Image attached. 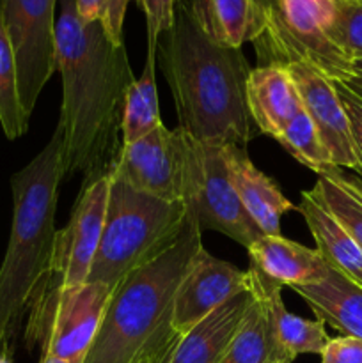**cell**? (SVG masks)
Wrapping results in <instances>:
<instances>
[{"label":"cell","mask_w":362,"mask_h":363,"mask_svg":"<svg viewBox=\"0 0 362 363\" xmlns=\"http://www.w3.org/2000/svg\"><path fill=\"white\" fill-rule=\"evenodd\" d=\"M155 57L156 52L148 50L142 74L135 78L126 92L121 119V145L138 140L162 124L155 78Z\"/></svg>","instance_id":"24"},{"label":"cell","mask_w":362,"mask_h":363,"mask_svg":"<svg viewBox=\"0 0 362 363\" xmlns=\"http://www.w3.org/2000/svg\"><path fill=\"white\" fill-rule=\"evenodd\" d=\"M248 275H251V291H254L268 307L277 340L286 354H290L293 360L298 354H322L323 347L330 339L325 330V323L319 319L312 321L291 314L283 301L280 286L263 277L251 266H248Z\"/></svg>","instance_id":"20"},{"label":"cell","mask_w":362,"mask_h":363,"mask_svg":"<svg viewBox=\"0 0 362 363\" xmlns=\"http://www.w3.org/2000/svg\"><path fill=\"white\" fill-rule=\"evenodd\" d=\"M322 363H362V339L341 335L329 339L322 351Z\"/></svg>","instance_id":"31"},{"label":"cell","mask_w":362,"mask_h":363,"mask_svg":"<svg viewBox=\"0 0 362 363\" xmlns=\"http://www.w3.org/2000/svg\"><path fill=\"white\" fill-rule=\"evenodd\" d=\"M116 287L99 282L59 287L39 282L28 303L25 342L41 346L43 354L70 363H84L102 326Z\"/></svg>","instance_id":"7"},{"label":"cell","mask_w":362,"mask_h":363,"mask_svg":"<svg viewBox=\"0 0 362 363\" xmlns=\"http://www.w3.org/2000/svg\"><path fill=\"white\" fill-rule=\"evenodd\" d=\"M0 126L9 140L20 138L28 128V117L21 108L20 94H18L16 60L4 25L2 11H0Z\"/></svg>","instance_id":"25"},{"label":"cell","mask_w":362,"mask_h":363,"mask_svg":"<svg viewBox=\"0 0 362 363\" xmlns=\"http://www.w3.org/2000/svg\"><path fill=\"white\" fill-rule=\"evenodd\" d=\"M346 85H350L353 91H357L358 94H362V59L351 62V77L350 80L344 82Z\"/></svg>","instance_id":"33"},{"label":"cell","mask_w":362,"mask_h":363,"mask_svg":"<svg viewBox=\"0 0 362 363\" xmlns=\"http://www.w3.org/2000/svg\"><path fill=\"white\" fill-rule=\"evenodd\" d=\"M146 14L148 27V50L156 52L158 39L163 32L170 28L174 21V6L176 0H135Z\"/></svg>","instance_id":"29"},{"label":"cell","mask_w":362,"mask_h":363,"mask_svg":"<svg viewBox=\"0 0 362 363\" xmlns=\"http://www.w3.org/2000/svg\"><path fill=\"white\" fill-rule=\"evenodd\" d=\"M183 204L201 233L216 230L245 248L265 236L231 183L226 144L199 142L185 133Z\"/></svg>","instance_id":"8"},{"label":"cell","mask_w":362,"mask_h":363,"mask_svg":"<svg viewBox=\"0 0 362 363\" xmlns=\"http://www.w3.org/2000/svg\"><path fill=\"white\" fill-rule=\"evenodd\" d=\"M316 319L330 325L343 335L362 339V287L329 266L319 282L291 287Z\"/></svg>","instance_id":"18"},{"label":"cell","mask_w":362,"mask_h":363,"mask_svg":"<svg viewBox=\"0 0 362 363\" xmlns=\"http://www.w3.org/2000/svg\"><path fill=\"white\" fill-rule=\"evenodd\" d=\"M252 294L247 315L220 363H293L277 340L268 307L254 291Z\"/></svg>","instance_id":"21"},{"label":"cell","mask_w":362,"mask_h":363,"mask_svg":"<svg viewBox=\"0 0 362 363\" xmlns=\"http://www.w3.org/2000/svg\"><path fill=\"white\" fill-rule=\"evenodd\" d=\"M183 170L185 133L162 123L138 140L121 145L110 172L142 194L183 202Z\"/></svg>","instance_id":"11"},{"label":"cell","mask_w":362,"mask_h":363,"mask_svg":"<svg viewBox=\"0 0 362 363\" xmlns=\"http://www.w3.org/2000/svg\"><path fill=\"white\" fill-rule=\"evenodd\" d=\"M336 0H275L263 9V27L252 41L258 66L304 60L334 82H348L351 62L332 45L329 27Z\"/></svg>","instance_id":"6"},{"label":"cell","mask_w":362,"mask_h":363,"mask_svg":"<svg viewBox=\"0 0 362 363\" xmlns=\"http://www.w3.org/2000/svg\"><path fill=\"white\" fill-rule=\"evenodd\" d=\"M245 291H251L248 269L241 272L202 247L177 286L172 305L174 330L183 335L216 307Z\"/></svg>","instance_id":"12"},{"label":"cell","mask_w":362,"mask_h":363,"mask_svg":"<svg viewBox=\"0 0 362 363\" xmlns=\"http://www.w3.org/2000/svg\"><path fill=\"white\" fill-rule=\"evenodd\" d=\"M329 39L350 62L362 59V0H336Z\"/></svg>","instance_id":"27"},{"label":"cell","mask_w":362,"mask_h":363,"mask_svg":"<svg viewBox=\"0 0 362 363\" xmlns=\"http://www.w3.org/2000/svg\"><path fill=\"white\" fill-rule=\"evenodd\" d=\"M180 339L181 335H176L172 337V339L165 340V342H160L156 344V346L149 347V350L144 351L133 363H167L170 358V353L174 351V347H176Z\"/></svg>","instance_id":"32"},{"label":"cell","mask_w":362,"mask_h":363,"mask_svg":"<svg viewBox=\"0 0 362 363\" xmlns=\"http://www.w3.org/2000/svg\"><path fill=\"white\" fill-rule=\"evenodd\" d=\"M251 268L277 286H309L327 275L329 264L319 252L293 240L279 236H261L247 248Z\"/></svg>","instance_id":"17"},{"label":"cell","mask_w":362,"mask_h":363,"mask_svg":"<svg viewBox=\"0 0 362 363\" xmlns=\"http://www.w3.org/2000/svg\"><path fill=\"white\" fill-rule=\"evenodd\" d=\"M226 160L231 183L256 225L265 236H279L280 218L297 206L287 201L275 181L258 169L248 158L247 149L226 144Z\"/></svg>","instance_id":"15"},{"label":"cell","mask_w":362,"mask_h":363,"mask_svg":"<svg viewBox=\"0 0 362 363\" xmlns=\"http://www.w3.org/2000/svg\"><path fill=\"white\" fill-rule=\"evenodd\" d=\"M64 176V131L57 124L48 144L11 177L13 223L0 266V350H11L32 294L50 266L57 191Z\"/></svg>","instance_id":"3"},{"label":"cell","mask_w":362,"mask_h":363,"mask_svg":"<svg viewBox=\"0 0 362 363\" xmlns=\"http://www.w3.org/2000/svg\"><path fill=\"white\" fill-rule=\"evenodd\" d=\"M201 236L187 213L176 241L121 280L84 363H133L149 347L180 335L172 326L174 296L202 248Z\"/></svg>","instance_id":"4"},{"label":"cell","mask_w":362,"mask_h":363,"mask_svg":"<svg viewBox=\"0 0 362 363\" xmlns=\"http://www.w3.org/2000/svg\"><path fill=\"white\" fill-rule=\"evenodd\" d=\"M336 85L337 96H339L343 108L348 116V123H350L351 140H353L355 155H357L358 163H361V172L358 177L362 179V94L346 85L344 82H334Z\"/></svg>","instance_id":"30"},{"label":"cell","mask_w":362,"mask_h":363,"mask_svg":"<svg viewBox=\"0 0 362 363\" xmlns=\"http://www.w3.org/2000/svg\"><path fill=\"white\" fill-rule=\"evenodd\" d=\"M309 191L362 247L361 177L346 174L339 167H329L316 174V183Z\"/></svg>","instance_id":"23"},{"label":"cell","mask_w":362,"mask_h":363,"mask_svg":"<svg viewBox=\"0 0 362 363\" xmlns=\"http://www.w3.org/2000/svg\"><path fill=\"white\" fill-rule=\"evenodd\" d=\"M298 163L318 174L329 167H336L316 131L314 124L305 113L304 106L300 112L284 126L275 138Z\"/></svg>","instance_id":"26"},{"label":"cell","mask_w":362,"mask_h":363,"mask_svg":"<svg viewBox=\"0 0 362 363\" xmlns=\"http://www.w3.org/2000/svg\"><path fill=\"white\" fill-rule=\"evenodd\" d=\"M286 67L300 92L302 106L314 124L334 165L361 172V163L351 140L350 123L334 80L304 60H295L286 64Z\"/></svg>","instance_id":"13"},{"label":"cell","mask_w":362,"mask_h":363,"mask_svg":"<svg viewBox=\"0 0 362 363\" xmlns=\"http://www.w3.org/2000/svg\"><path fill=\"white\" fill-rule=\"evenodd\" d=\"M0 363H11V350H0Z\"/></svg>","instance_id":"35"},{"label":"cell","mask_w":362,"mask_h":363,"mask_svg":"<svg viewBox=\"0 0 362 363\" xmlns=\"http://www.w3.org/2000/svg\"><path fill=\"white\" fill-rule=\"evenodd\" d=\"M295 211L304 216L312 238L316 250L323 261L362 287V247L348 234V230L316 201L311 191H302L300 204Z\"/></svg>","instance_id":"19"},{"label":"cell","mask_w":362,"mask_h":363,"mask_svg":"<svg viewBox=\"0 0 362 363\" xmlns=\"http://www.w3.org/2000/svg\"><path fill=\"white\" fill-rule=\"evenodd\" d=\"M41 363H70V362L60 360V358H57V357H48V354H43Z\"/></svg>","instance_id":"34"},{"label":"cell","mask_w":362,"mask_h":363,"mask_svg":"<svg viewBox=\"0 0 362 363\" xmlns=\"http://www.w3.org/2000/svg\"><path fill=\"white\" fill-rule=\"evenodd\" d=\"M245 98L254 128L272 138H277L284 126L302 110L300 92L293 77L280 64H265L251 69Z\"/></svg>","instance_id":"14"},{"label":"cell","mask_w":362,"mask_h":363,"mask_svg":"<svg viewBox=\"0 0 362 363\" xmlns=\"http://www.w3.org/2000/svg\"><path fill=\"white\" fill-rule=\"evenodd\" d=\"M259 4H261V7L263 9H265V7H268V6H272L273 2H275V0H258Z\"/></svg>","instance_id":"36"},{"label":"cell","mask_w":362,"mask_h":363,"mask_svg":"<svg viewBox=\"0 0 362 363\" xmlns=\"http://www.w3.org/2000/svg\"><path fill=\"white\" fill-rule=\"evenodd\" d=\"M130 0H77V11L84 21H99L112 45L123 46V25Z\"/></svg>","instance_id":"28"},{"label":"cell","mask_w":362,"mask_h":363,"mask_svg":"<svg viewBox=\"0 0 362 363\" xmlns=\"http://www.w3.org/2000/svg\"><path fill=\"white\" fill-rule=\"evenodd\" d=\"M252 291L216 307L177 340L167 363H220L252 303Z\"/></svg>","instance_id":"16"},{"label":"cell","mask_w":362,"mask_h":363,"mask_svg":"<svg viewBox=\"0 0 362 363\" xmlns=\"http://www.w3.org/2000/svg\"><path fill=\"white\" fill-rule=\"evenodd\" d=\"M109 174L105 227L87 282L117 287L124 277L176 241L187 222V206L142 194Z\"/></svg>","instance_id":"5"},{"label":"cell","mask_w":362,"mask_h":363,"mask_svg":"<svg viewBox=\"0 0 362 363\" xmlns=\"http://www.w3.org/2000/svg\"><path fill=\"white\" fill-rule=\"evenodd\" d=\"M57 0H0L4 25L16 60L18 94L25 116L31 117L39 94L57 71Z\"/></svg>","instance_id":"9"},{"label":"cell","mask_w":362,"mask_h":363,"mask_svg":"<svg viewBox=\"0 0 362 363\" xmlns=\"http://www.w3.org/2000/svg\"><path fill=\"white\" fill-rule=\"evenodd\" d=\"M110 174L85 183L71 211L70 222L57 230L50 266L41 282L67 287L85 284L105 227Z\"/></svg>","instance_id":"10"},{"label":"cell","mask_w":362,"mask_h":363,"mask_svg":"<svg viewBox=\"0 0 362 363\" xmlns=\"http://www.w3.org/2000/svg\"><path fill=\"white\" fill-rule=\"evenodd\" d=\"M156 50L177 128L199 142L247 149L254 135L245 98L252 67L241 48L224 45L208 30L194 0H176L174 21Z\"/></svg>","instance_id":"2"},{"label":"cell","mask_w":362,"mask_h":363,"mask_svg":"<svg viewBox=\"0 0 362 363\" xmlns=\"http://www.w3.org/2000/svg\"><path fill=\"white\" fill-rule=\"evenodd\" d=\"M208 30L220 43L241 48L252 43L263 27V7L258 0H194Z\"/></svg>","instance_id":"22"},{"label":"cell","mask_w":362,"mask_h":363,"mask_svg":"<svg viewBox=\"0 0 362 363\" xmlns=\"http://www.w3.org/2000/svg\"><path fill=\"white\" fill-rule=\"evenodd\" d=\"M59 6L55 62L62 78L64 167L89 183L116 163L124 99L135 77L126 46L112 45L99 21L82 20L77 0H59Z\"/></svg>","instance_id":"1"}]
</instances>
